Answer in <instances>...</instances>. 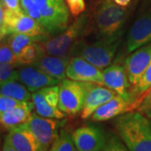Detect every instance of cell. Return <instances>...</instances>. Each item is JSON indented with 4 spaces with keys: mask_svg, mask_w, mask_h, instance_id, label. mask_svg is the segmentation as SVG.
<instances>
[{
    "mask_svg": "<svg viewBox=\"0 0 151 151\" xmlns=\"http://www.w3.org/2000/svg\"><path fill=\"white\" fill-rule=\"evenodd\" d=\"M115 129L129 150L151 151V121L139 111H129L116 119Z\"/></svg>",
    "mask_w": 151,
    "mask_h": 151,
    "instance_id": "6da1fadb",
    "label": "cell"
},
{
    "mask_svg": "<svg viewBox=\"0 0 151 151\" xmlns=\"http://www.w3.org/2000/svg\"><path fill=\"white\" fill-rule=\"evenodd\" d=\"M123 31H119L111 36L100 37L97 41L86 44L77 41L70 49L71 56H80L86 60L99 69H104L110 65L118 50Z\"/></svg>",
    "mask_w": 151,
    "mask_h": 151,
    "instance_id": "7a4b0ae2",
    "label": "cell"
},
{
    "mask_svg": "<svg viewBox=\"0 0 151 151\" xmlns=\"http://www.w3.org/2000/svg\"><path fill=\"white\" fill-rule=\"evenodd\" d=\"M88 18L85 14H81L73 22L70 26L66 27L50 39H45L39 42V45L45 55H64L69 53L70 50L80 38L85 34L88 25Z\"/></svg>",
    "mask_w": 151,
    "mask_h": 151,
    "instance_id": "3957f363",
    "label": "cell"
},
{
    "mask_svg": "<svg viewBox=\"0 0 151 151\" xmlns=\"http://www.w3.org/2000/svg\"><path fill=\"white\" fill-rule=\"evenodd\" d=\"M126 17L124 7L113 0H102L95 12V24L100 37L111 36L123 28Z\"/></svg>",
    "mask_w": 151,
    "mask_h": 151,
    "instance_id": "277c9868",
    "label": "cell"
},
{
    "mask_svg": "<svg viewBox=\"0 0 151 151\" xmlns=\"http://www.w3.org/2000/svg\"><path fill=\"white\" fill-rule=\"evenodd\" d=\"M90 82L64 79L60 81L59 104L60 111L68 115L80 113L84 104L86 90Z\"/></svg>",
    "mask_w": 151,
    "mask_h": 151,
    "instance_id": "5b68a950",
    "label": "cell"
},
{
    "mask_svg": "<svg viewBox=\"0 0 151 151\" xmlns=\"http://www.w3.org/2000/svg\"><path fill=\"white\" fill-rule=\"evenodd\" d=\"M3 30L6 35L24 34L32 36L47 35L42 26L24 11L4 9Z\"/></svg>",
    "mask_w": 151,
    "mask_h": 151,
    "instance_id": "8992f818",
    "label": "cell"
},
{
    "mask_svg": "<svg viewBox=\"0 0 151 151\" xmlns=\"http://www.w3.org/2000/svg\"><path fill=\"white\" fill-rule=\"evenodd\" d=\"M151 42V0H147L131 26L127 38V50L133 52Z\"/></svg>",
    "mask_w": 151,
    "mask_h": 151,
    "instance_id": "52a82bcc",
    "label": "cell"
},
{
    "mask_svg": "<svg viewBox=\"0 0 151 151\" xmlns=\"http://www.w3.org/2000/svg\"><path fill=\"white\" fill-rule=\"evenodd\" d=\"M26 125L35 136L40 151L49 150L59 135V122L53 119L45 118L32 113Z\"/></svg>",
    "mask_w": 151,
    "mask_h": 151,
    "instance_id": "ba28073f",
    "label": "cell"
},
{
    "mask_svg": "<svg viewBox=\"0 0 151 151\" xmlns=\"http://www.w3.org/2000/svg\"><path fill=\"white\" fill-rule=\"evenodd\" d=\"M41 26L49 35H56L67 27L69 10L63 0H57L40 10Z\"/></svg>",
    "mask_w": 151,
    "mask_h": 151,
    "instance_id": "9c48e42d",
    "label": "cell"
},
{
    "mask_svg": "<svg viewBox=\"0 0 151 151\" xmlns=\"http://www.w3.org/2000/svg\"><path fill=\"white\" fill-rule=\"evenodd\" d=\"M80 56H71L66 66L65 74L71 80L92 82L103 85V71Z\"/></svg>",
    "mask_w": 151,
    "mask_h": 151,
    "instance_id": "30bf717a",
    "label": "cell"
},
{
    "mask_svg": "<svg viewBox=\"0 0 151 151\" xmlns=\"http://www.w3.org/2000/svg\"><path fill=\"white\" fill-rule=\"evenodd\" d=\"M72 138L77 150H104L106 134L97 126L85 124L73 132Z\"/></svg>",
    "mask_w": 151,
    "mask_h": 151,
    "instance_id": "8fae6325",
    "label": "cell"
},
{
    "mask_svg": "<svg viewBox=\"0 0 151 151\" xmlns=\"http://www.w3.org/2000/svg\"><path fill=\"white\" fill-rule=\"evenodd\" d=\"M2 150L4 151H37L40 150V146L26 124H23L9 129Z\"/></svg>",
    "mask_w": 151,
    "mask_h": 151,
    "instance_id": "7c38bea8",
    "label": "cell"
},
{
    "mask_svg": "<svg viewBox=\"0 0 151 151\" xmlns=\"http://www.w3.org/2000/svg\"><path fill=\"white\" fill-rule=\"evenodd\" d=\"M150 62L151 42L136 49L134 50V53L129 55L125 60L124 66L131 89L134 88L140 81L142 76Z\"/></svg>",
    "mask_w": 151,
    "mask_h": 151,
    "instance_id": "4fadbf2b",
    "label": "cell"
},
{
    "mask_svg": "<svg viewBox=\"0 0 151 151\" xmlns=\"http://www.w3.org/2000/svg\"><path fill=\"white\" fill-rule=\"evenodd\" d=\"M103 77L104 86L113 89L117 94L124 97L128 103H129L131 106V86L128 79L124 64L114 63L108 65L103 70Z\"/></svg>",
    "mask_w": 151,
    "mask_h": 151,
    "instance_id": "5bb4252c",
    "label": "cell"
},
{
    "mask_svg": "<svg viewBox=\"0 0 151 151\" xmlns=\"http://www.w3.org/2000/svg\"><path fill=\"white\" fill-rule=\"evenodd\" d=\"M117 93L109 87L103 85L90 82L85 96L83 108L81 111V118L86 119L90 118L101 105L108 102Z\"/></svg>",
    "mask_w": 151,
    "mask_h": 151,
    "instance_id": "9a60e30c",
    "label": "cell"
},
{
    "mask_svg": "<svg viewBox=\"0 0 151 151\" xmlns=\"http://www.w3.org/2000/svg\"><path fill=\"white\" fill-rule=\"evenodd\" d=\"M17 81L24 84L31 92L60 83L57 79L50 76L34 65H27L18 69Z\"/></svg>",
    "mask_w": 151,
    "mask_h": 151,
    "instance_id": "2e32d148",
    "label": "cell"
},
{
    "mask_svg": "<svg viewBox=\"0 0 151 151\" xmlns=\"http://www.w3.org/2000/svg\"><path fill=\"white\" fill-rule=\"evenodd\" d=\"M70 57L71 55L69 53L64 55L44 54L32 65L60 81L66 76L65 70Z\"/></svg>",
    "mask_w": 151,
    "mask_h": 151,
    "instance_id": "e0dca14e",
    "label": "cell"
},
{
    "mask_svg": "<svg viewBox=\"0 0 151 151\" xmlns=\"http://www.w3.org/2000/svg\"><path fill=\"white\" fill-rule=\"evenodd\" d=\"M129 103L117 94L108 102L101 105L92 113V120L96 122L108 121L128 112L129 110Z\"/></svg>",
    "mask_w": 151,
    "mask_h": 151,
    "instance_id": "ac0fdd59",
    "label": "cell"
},
{
    "mask_svg": "<svg viewBox=\"0 0 151 151\" xmlns=\"http://www.w3.org/2000/svg\"><path fill=\"white\" fill-rule=\"evenodd\" d=\"M34 108V103L28 101L22 105L0 113V125L7 129H10L17 125L26 124L32 114L31 112Z\"/></svg>",
    "mask_w": 151,
    "mask_h": 151,
    "instance_id": "d6986e66",
    "label": "cell"
},
{
    "mask_svg": "<svg viewBox=\"0 0 151 151\" xmlns=\"http://www.w3.org/2000/svg\"><path fill=\"white\" fill-rule=\"evenodd\" d=\"M31 99L33 101L32 103H34L35 109L40 116L55 119H61L65 117V113L60 111L59 108L50 107L46 103L41 89L33 92Z\"/></svg>",
    "mask_w": 151,
    "mask_h": 151,
    "instance_id": "ffe728a7",
    "label": "cell"
},
{
    "mask_svg": "<svg viewBox=\"0 0 151 151\" xmlns=\"http://www.w3.org/2000/svg\"><path fill=\"white\" fill-rule=\"evenodd\" d=\"M0 94L22 102H28L31 99V94L27 87L14 80L0 83Z\"/></svg>",
    "mask_w": 151,
    "mask_h": 151,
    "instance_id": "44dd1931",
    "label": "cell"
},
{
    "mask_svg": "<svg viewBox=\"0 0 151 151\" xmlns=\"http://www.w3.org/2000/svg\"><path fill=\"white\" fill-rule=\"evenodd\" d=\"M151 87V62L147 67L141 77L140 81L136 86L131 89L130 95L132 99V103L129 108V111L137 109L141 102L142 97L145 94V92Z\"/></svg>",
    "mask_w": 151,
    "mask_h": 151,
    "instance_id": "7402d4cb",
    "label": "cell"
},
{
    "mask_svg": "<svg viewBox=\"0 0 151 151\" xmlns=\"http://www.w3.org/2000/svg\"><path fill=\"white\" fill-rule=\"evenodd\" d=\"M46 38H48L47 35L32 36L24 34H10L7 42L9 43L14 55L18 56L25 46L33 43H39Z\"/></svg>",
    "mask_w": 151,
    "mask_h": 151,
    "instance_id": "603a6c76",
    "label": "cell"
},
{
    "mask_svg": "<svg viewBox=\"0 0 151 151\" xmlns=\"http://www.w3.org/2000/svg\"><path fill=\"white\" fill-rule=\"evenodd\" d=\"M44 53L39 43H33L25 46L17 56L19 65H32Z\"/></svg>",
    "mask_w": 151,
    "mask_h": 151,
    "instance_id": "cb8c5ba5",
    "label": "cell"
},
{
    "mask_svg": "<svg viewBox=\"0 0 151 151\" xmlns=\"http://www.w3.org/2000/svg\"><path fill=\"white\" fill-rule=\"evenodd\" d=\"M49 150L51 151H75V143L72 138V134L66 130H61L56 139L53 142Z\"/></svg>",
    "mask_w": 151,
    "mask_h": 151,
    "instance_id": "d4e9b609",
    "label": "cell"
},
{
    "mask_svg": "<svg viewBox=\"0 0 151 151\" xmlns=\"http://www.w3.org/2000/svg\"><path fill=\"white\" fill-rule=\"evenodd\" d=\"M18 64L13 63H1L0 62V83L18 78Z\"/></svg>",
    "mask_w": 151,
    "mask_h": 151,
    "instance_id": "484cf974",
    "label": "cell"
},
{
    "mask_svg": "<svg viewBox=\"0 0 151 151\" xmlns=\"http://www.w3.org/2000/svg\"><path fill=\"white\" fill-rule=\"evenodd\" d=\"M20 1V7L21 9L27 15L31 17L41 25L42 23V17L40 9L33 0H19Z\"/></svg>",
    "mask_w": 151,
    "mask_h": 151,
    "instance_id": "4316f807",
    "label": "cell"
},
{
    "mask_svg": "<svg viewBox=\"0 0 151 151\" xmlns=\"http://www.w3.org/2000/svg\"><path fill=\"white\" fill-rule=\"evenodd\" d=\"M128 148L124 145V143L120 139L119 135L114 134H109L106 135V142L104 150L107 151H125Z\"/></svg>",
    "mask_w": 151,
    "mask_h": 151,
    "instance_id": "83f0119b",
    "label": "cell"
},
{
    "mask_svg": "<svg viewBox=\"0 0 151 151\" xmlns=\"http://www.w3.org/2000/svg\"><path fill=\"white\" fill-rule=\"evenodd\" d=\"M44 97L50 107L53 108H58L59 104V86L55 85V86H47L42 88Z\"/></svg>",
    "mask_w": 151,
    "mask_h": 151,
    "instance_id": "f1b7e54d",
    "label": "cell"
},
{
    "mask_svg": "<svg viewBox=\"0 0 151 151\" xmlns=\"http://www.w3.org/2000/svg\"><path fill=\"white\" fill-rule=\"evenodd\" d=\"M0 62L19 65L18 62L17 56L14 55L8 42L0 45Z\"/></svg>",
    "mask_w": 151,
    "mask_h": 151,
    "instance_id": "f546056e",
    "label": "cell"
},
{
    "mask_svg": "<svg viewBox=\"0 0 151 151\" xmlns=\"http://www.w3.org/2000/svg\"><path fill=\"white\" fill-rule=\"evenodd\" d=\"M137 111L140 112L149 119H151V87L145 92L142 97L141 102L137 108Z\"/></svg>",
    "mask_w": 151,
    "mask_h": 151,
    "instance_id": "4dcf8cb0",
    "label": "cell"
},
{
    "mask_svg": "<svg viewBox=\"0 0 151 151\" xmlns=\"http://www.w3.org/2000/svg\"><path fill=\"white\" fill-rule=\"evenodd\" d=\"M24 102L19 101L14 98L0 94V113L8 111L11 108H15L17 106L22 105Z\"/></svg>",
    "mask_w": 151,
    "mask_h": 151,
    "instance_id": "1f68e13d",
    "label": "cell"
},
{
    "mask_svg": "<svg viewBox=\"0 0 151 151\" xmlns=\"http://www.w3.org/2000/svg\"><path fill=\"white\" fill-rule=\"evenodd\" d=\"M70 14L74 17L79 16L85 10L86 4L84 0H66Z\"/></svg>",
    "mask_w": 151,
    "mask_h": 151,
    "instance_id": "d6a6232c",
    "label": "cell"
},
{
    "mask_svg": "<svg viewBox=\"0 0 151 151\" xmlns=\"http://www.w3.org/2000/svg\"><path fill=\"white\" fill-rule=\"evenodd\" d=\"M3 4L7 9L11 10H20V1L19 0H2Z\"/></svg>",
    "mask_w": 151,
    "mask_h": 151,
    "instance_id": "836d02e7",
    "label": "cell"
},
{
    "mask_svg": "<svg viewBox=\"0 0 151 151\" xmlns=\"http://www.w3.org/2000/svg\"><path fill=\"white\" fill-rule=\"evenodd\" d=\"M33 1L35 3V4L40 9V10H41V9H43L45 7H47L50 4L54 3L57 0H33Z\"/></svg>",
    "mask_w": 151,
    "mask_h": 151,
    "instance_id": "e575fe53",
    "label": "cell"
},
{
    "mask_svg": "<svg viewBox=\"0 0 151 151\" xmlns=\"http://www.w3.org/2000/svg\"><path fill=\"white\" fill-rule=\"evenodd\" d=\"M4 9L3 4L0 5V30L3 29V24H4Z\"/></svg>",
    "mask_w": 151,
    "mask_h": 151,
    "instance_id": "d590c367",
    "label": "cell"
},
{
    "mask_svg": "<svg viewBox=\"0 0 151 151\" xmlns=\"http://www.w3.org/2000/svg\"><path fill=\"white\" fill-rule=\"evenodd\" d=\"M118 5L121 6V7H127L130 4V2L132 0H113Z\"/></svg>",
    "mask_w": 151,
    "mask_h": 151,
    "instance_id": "8d00e7d4",
    "label": "cell"
},
{
    "mask_svg": "<svg viewBox=\"0 0 151 151\" xmlns=\"http://www.w3.org/2000/svg\"><path fill=\"white\" fill-rule=\"evenodd\" d=\"M5 35H6V33L4 32L3 29H2V30H0V43H1L2 40L4 38V36H5Z\"/></svg>",
    "mask_w": 151,
    "mask_h": 151,
    "instance_id": "74e56055",
    "label": "cell"
},
{
    "mask_svg": "<svg viewBox=\"0 0 151 151\" xmlns=\"http://www.w3.org/2000/svg\"><path fill=\"white\" fill-rule=\"evenodd\" d=\"M1 4H1V3H0V5H1Z\"/></svg>",
    "mask_w": 151,
    "mask_h": 151,
    "instance_id": "f35d334b",
    "label": "cell"
}]
</instances>
